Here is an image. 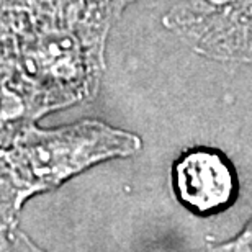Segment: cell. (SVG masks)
Segmentation results:
<instances>
[{"label":"cell","mask_w":252,"mask_h":252,"mask_svg":"<svg viewBox=\"0 0 252 252\" xmlns=\"http://www.w3.org/2000/svg\"><path fill=\"white\" fill-rule=\"evenodd\" d=\"M170 182L175 198L196 216L221 213L234 205L239 195V177L223 151L193 146L174 160Z\"/></svg>","instance_id":"obj_4"},{"label":"cell","mask_w":252,"mask_h":252,"mask_svg":"<svg viewBox=\"0 0 252 252\" xmlns=\"http://www.w3.org/2000/svg\"><path fill=\"white\" fill-rule=\"evenodd\" d=\"M162 22L201 56L252 63V0H177Z\"/></svg>","instance_id":"obj_3"},{"label":"cell","mask_w":252,"mask_h":252,"mask_svg":"<svg viewBox=\"0 0 252 252\" xmlns=\"http://www.w3.org/2000/svg\"><path fill=\"white\" fill-rule=\"evenodd\" d=\"M12 10V8H8ZM22 13L32 30L3 36V123L34 122L53 110L92 97L102 69L105 34L59 18Z\"/></svg>","instance_id":"obj_1"},{"label":"cell","mask_w":252,"mask_h":252,"mask_svg":"<svg viewBox=\"0 0 252 252\" xmlns=\"http://www.w3.org/2000/svg\"><path fill=\"white\" fill-rule=\"evenodd\" d=\"M141 151V138L100 120L44 129L34 122L3 123L2 231L17 228L25 201L115 158Z\"/></svg>","instance_id":"obj_2"},{"label":"cell","mask_w":252,"mask_h":252,"mask_svg":"<svg viewBox=\"0 0 252 252\" xmlns=\"http://www.w3.org/2000/svg\"><path fill=\"white\" fill-rule=\"evenodd\" d=\"M2 252H46L18 228L2 231Z\"/></svg>","instance_id":"obj_6"},{"label":"cell","mask_w":252,"mask_h":252,"mask_svg":"<svg viewBox=\"0 0 252 252\" xmlns=\"http://www.w3.org/2000/svg\"><path fill=\"white\" fill-rule=\"evenodd\" d=\"M198 252H252V218L234 238H231L226 243L208 244Z\"/></svg>","instance_id":"obj_5"}]
</instances>
